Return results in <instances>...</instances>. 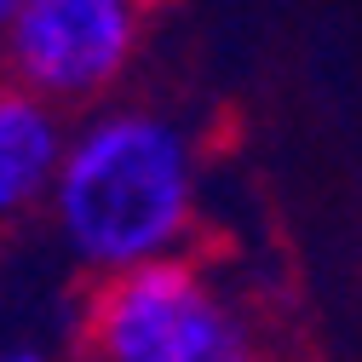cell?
<instances>
[{
    "label": "cell",
    "instance_id": "1",
    "mask_svg": "<svg viewBox=\"0 0 362 362\" xmlns=\"http://www.w3.org/2000/svg\"><path fill=\"white\" fill-rule=\"evenodd\" d=\"M52 230L86 276L190 253L202 213V161L185 121L150 104H104L64 139L52 190Z\"/></svg>",
    "mask_w": 362,
    "mask_h": 362
},
{
    "label": "cell",
    "instance_id": "3",
    "mask_svg": "<svg viewBox=\"0 0 362 362\" xmlns=\"http://www.w3.org/2000/svg\"><path fill=\"white\" fill-rule=\"evenodd\" d=\"M144 47V6L132 0H18L0 64L6 86L47 110H104Z\"/></svg>",
    "mask_w": 362,
    "mask_h": 362
},
{
    "label": "cell",
    "instance_id": "5",
    "mask_svg": "<svg viewBox=\"0 0 362 362\" xmlns=\"http://www.w3.org/2000/svg\"><path fill=\"white\" fill-rule=\"evenodd\" d=\"M0 362H52L47 345H35V339H12V334H0Z\"/></svg>",
    "mask_w": 362,
    "mask_h": 362
},
{
    "label": "cell",
    "instance_id": "4",
    "mask_svg": "<svg viewBox=\"0 0 362 362\" xmlns=\"http://www.w3.org/2000/svg\"><path fill=\"white\" fill-rule=\"evenodd\" d=\"M69 139V121L29 93L0 81V224L23 218L29 207H47L52 173Z\"/></svg>",
    "mask_w": 362,
    "mask_h": 362
},
{
    "label": "cell",
    "instance_id": "6",
    "mask_svg": "<svg viewBox=\"0 0 362 362\" xmlns=\"http://www.w3.org/2000/svg\"><path fill=\"white\" fill-rule=\"evenodd\" d=\"M12 6H18V0H0V40H6V23H12Z\"/></svg>",
    "mask_w": 362,
    "mask_h": 362
},
{
    "label": "cell",
    "instance_id": "2",
    "mask_svg": "<svg viewBox=\"0 0 362 362\" xmlns=\"http://www.w3.org/2000/svg\"><path fill=\"white\" fill-rule=\"evenodd\" d=\"M86 362H259L247 305L196 253L98 276L81 305Z\"/></svg>",
    "mask_w": 362,
    "mask_h": 362
}]
</instances>
